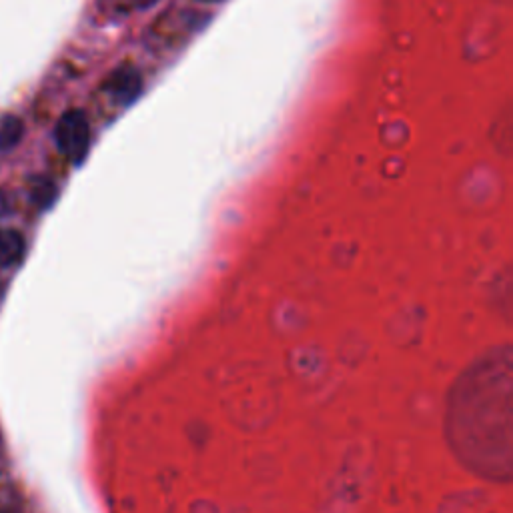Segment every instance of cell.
Returning <instances> with one entry per match:
<instances>
[{
    "mask_svg": "<svg viewBox=\"0 0 513 513\" xmlns=\"http://www.w3.org/2000/svg\"><path fill=\"white\" fill-rule=\"evenodd\" d=\"M107 89L117 103L133 105L139 99V95L143 93L141 73L131 65H123L111 75Z\"/></svg>",
    "mask_w": 513,
    "mask_h": 513,
    "instance_id": "2",
    "label": "cell"
},
{
    "mask_svg": "<svg viewBox=\"0 0 513 513\" xmlns=\"http://www.w3.org/2000/svg\"><path fill=\"white\" fill-rule=\"evenodd\" d=\"M11 125H13V117L5 119V123L0 125V149L13 147V145L17 143V139H13V137H11L13 133H15V135H21V123L17 121V123H15V127H11Z\"/></svg>",
    "mask_w": 513,
    "mask_h": 513,
    "instance_id": "4",
    "label": "cell"
},
{
    "mask_svg": "<svg viewBox=\"0 0 513 513\" xmlns=\"http://www.w3.org/2000/svg\"><path fill=\"white\" fill-rule=\"evenodd\" d=\"M57 145L75 163H81L91 147V127L81 111L67 113L57 125Z\"/></svg>",
    "mask_w": 513,
    "mask_h": 513,
    "instance_id": "1",
    "label": "cell"
},
{
    "mask_svg": "<svg viewBox=\"0 0 513 513\" xmlns=\"http://www.w3.org/2000/svg\"><path fill=\"white\" fill-rule=\"evenodd\" d=\"M159 3V0H135V5L139 7V9H151V7H155Z\"/></svg>",
    "mask_w": 513,
    "mask_h": 513,
    "instance_id": "5",
    "label": "cell"
},
{
    "mask_svg": "<svg viewBox=\"0 0 513 513\" xmlns=\"http://www.w3.org/2000/svg\"><path fill=\"white\" fill-rule=\"evenodd\" d=\"M201 3H219V0H201Z\"/></svg>",
    "mask_w": 513,
    "mask_h": 513,
    "instance_id": "6",
    "label": "cell"
},
{
    "mask_svg": "<svg viewBox=\"0 0 513 513\" xmlns=\"http://www.w3.org/2000/svg\"><path fill=\"white\" fill-rule=\"evenodd\" d=\"M25 255V239L19 231L0 229V269L15 267Z\"/></svg>",
    "mask_w": 513,
    "mask_h": 513,
    "instance_id": "3",
    "label": "cell"
}]
</instances>
